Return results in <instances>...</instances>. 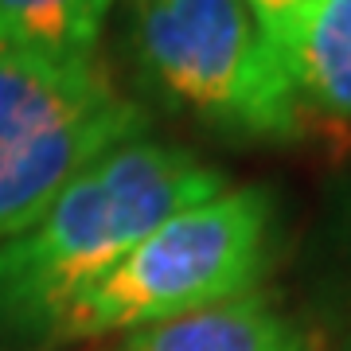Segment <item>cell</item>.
<instances>
[{"label": "cell", "mask_w": 351, "mask_h": 351, "mask_svg": "<svg viewBox=\"0 0 351 351\" xmlns=\"http://www.w3.org/2000/svg\"><path fill=\"white\" fill-rule=\"evenodd\" d=\"M110 351H313L304 328L269 297L250 293L164 324L125 332Z\"/></svg>", "instance_id": "5"}, {"label": "cell", "mask_w": 351, "mask_h": 351, "mask_svg": "<svg viewBox=\"0 0 351 351\" xmlns=\"http://www.w3.org/2000/svg\"><path fill=\"white\" fill-rule=\"evenodd\" d=\"M281 55L304 110L351 125V0H301Z\"/></svg>", "instance_id": "6"}, {"label": "cell", "mask_w": 351, "mask_h": 351, "mask_svg": "<svg viewBox=\"0 0 351 351\" xmlns=\"http://www.w3.org/2000/svg\"><path fill=\"white\" fill-rule=\"evenodd\" d=\"M149 113L101 59L0 47V246L117 145L145 137Z\"/></svg>", "instance_id": "4"}, {"label": "cell", "mask_w": 351, "mask_h": 351, "mask_svg": "<svg viewBox=\"0 0 351 351\" xmlns=\"http://www.w3.org/2000/svg\"><path fill=\"white\" fill-rule=\"evenodd\" d=\"M277 211L262 188H223L191 203L90 281L55 316L43 351L125 336L258 293L274 262Z\"/></svg>", "instance_id": "2"}, {"label": "cell", "mask_w": 351, "mask_h": 351, "mask_svg": "<svg viewBox=\"0 0 351 351\" xmlns=\"http://www.w3.org/2000/svg\"><path fill=\"white\" fill-rule=\"evenodd\" d=\"M117 0H0V47L55 59H98L101 27Z\"/></svg>", "instance_id": "7"}, {"label": "cell", "mask_w": 351, "mask_h": 351, "mask_svg": "<svg viewBox=\"0 0 351 351\" xmlns=\"http://www.w3.org/2000/svg\"><path fill=\"white\" fill-rule=\"evenodd\" d=\"M343 250H348V262H351V203H348V215H343Z\"/></svg>", "instance_id": "9"}, {"label": "cell", "mask_w": 351, "mask_h": 351, "mask_svg": "<svg viewBox=\"0 0 351 351\" xmlns=\"http://www.w3.org/2000/svg\"><path fill=\"white\" fill-rule=\"evenodd\" d=\"M137 71L168 106L242 141H293L304 101L246 0H121Z\"/></svg>", "instance_id": "3"}, {"label": "cell", "mask_w": 351, "mask_h": 351, "mask_svg": "<svg viewBox=\"0 0 351 351\" xmlns=\"http://www.w3.org/2000/svg\"><path fill=\"white\" fill-rule=\"evenodd\" d=\"M246 4H250L254 16L262 20V27L269 32V39L281 47V39H285L293 16H297V8H301V0H246Z\"/></svg>", "instance_id": "8"}, {"label": "cell", "mask_w": 351, "mask_h": 351, "mask_svg": "<svg viewBox=\"0 0 351 351\" xmlns=\"http://www.w3.org/2000/svg\"><path fill=\"white\" fill-rule=\"evenodd\" d=\"M226 180L184 145L137 137L78 172L36 223L0 246V343L43 351L55 316L152 226Z\"/></svg>", "instance_id": "1"}]
</instances>
